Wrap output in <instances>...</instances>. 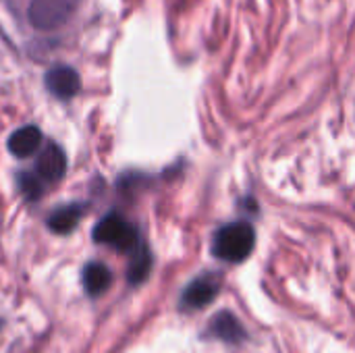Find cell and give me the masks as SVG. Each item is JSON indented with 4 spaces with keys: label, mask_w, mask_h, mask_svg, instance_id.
<instances>
[{
    "label": "cell",
    "mask_w": 355,
    "mask_h": 353,
    "mask_svg": "<svg viewBox=\"0 0 355 353\" xmlns=\"http://www.w3.org/2000/svg\"><path fill=\"white\" fill-rule=\"evenodd\" d=\"M256 243V235L250 223H231L216 231L212 239V254L225 262L245 260Z\"/></svg>",
    "instance_id": "6da1fadb"
},
{
    "label": "cell",
    "mask_w": 355,
    "mask_h": 353,
    "mask_svg": "<svg viewBox=\"0 0 355 353\" xmlns=\"http://www.w3.org/2000/svg\"><path fill=\"white\" fill-rule=\"evenodd\" d=\"M79 0H31L29 2V23L40 31H54L69 23L75 15Z\"/></svg>",
    "instance_id": "7a4b0ae2"
},
{
    "label": "cell",
    "mask_w": 355,
    "mask_h": 353,
    "mask_svg": "<svg viewBox=\"0 0 355 353\" xmlns=\"http://www.w3.org/2000/svg\"><path fill=\"white\" fill-rule=\"evenodd\" d=\"M94 241L104 243V246H112L119 252H133L141 239L135 231V227H131L121 214L110 212L106 214L94 229Z\"/></svg>",
    "instance_id": "3957f363"
},
{
    "label": "cell",
    "mask_w": 355,
    "mask_h": 353,
    "mask_svg": "<svg viewBox=\"0 0 355 353\" xmlns=\"http://www.w3.org/2000/svg\"><path fill=\"white\" fill-rule=\"evenodd\" d=\"M218 291H220V281L216 277H210V275L200 277L183 291L181 304L187 310H202L218 295Z\"/></svg>",
    "instance_id": "277c9868"
},
{
    "label": "cell",
    "mask_w": 355,
    "mask_h": 353,
    "mask_svg": "<svg viewBox=\"0 0 355 353\" xmlns=\"http://www.w3.org/2000/svg\"><path fill=\"white\" fill-rule=\"evenodd\" d=\"M46 85H48V89H50L56 98L69 100V98H73V96L79 92L81 79H79V75H77L75 69L64 67V64H58V67H54V69L48 71V75H46Z\"/></svg>",
    "instance_id": "5b68a950"
},
{
    "label": "cell",
    "mask_w": 355,
    "mask_h": 353,
    "mask_svg": "<svg viewBox=\"0 0 355 353\" xmlns=\"http://www.w3.org/2000/svg\"><path fill=\"white\" fill-rule=\"evenodd\" d=\"M35 171L42 179L46 181H58L62 179L64 171H67V158L64 152L60 150V146L56 144H48L35 160Z\"/></svg>",
    "instance_id": "8992f818"
},
{
    "label": "cell",
    "mask_w": 355,
    "mask_h": 353,
    "mask_svg": "<svg viewBox=\"0 0 355 353\" xmlns=\"http://www.w3.org/2000/svg\"><path fill=\"white\" fill-rule=\"evenodd\" d=\"M42 144V131L33 125H25L21 129H17L10 137H8V150L12 156L17 158H27L33 152H37Z\"/></svg>",
    "instance_id": "52a82bcc"
},
{
    "label": "cell",
    "mask_w": 355,
    "mask_h": 353,
    "mask_svg": "<svg viewBox=\"0 0 355 353\" xmlns=\"http://www.w3.org/2000/svg\"><path fill=\"white\" fill-rule=\"evenodd\" d=\"M83 285L89 295H102L112 285V273L100 262H89L83 270Z\"/></svg>",
    "instance_id": "ba28073f"
},
{
    "label": "cell",
    "mask_w": 355,
    "mask_h": 353,
    "mask_svg": "<svg viewBox=\"0 0 355 353\" xmlns=\"http://www.w3.org/2000/svg\"><path fill=\"white\" fill-rule=\"evenodd\" d=\"M210 333L227 343H237L243 339V329L239 325V320L229 314V312H223V314H216L212 325H210Z\"/></svg>",
    "instance_id": "9c48e42d"
},
{
    "label": "cell",
    "mask_w": 355,
    "mask_h": 353,
    "mask_svg": "<svg viewBox=\"0 0 355 353\" xmlns=\"http://www.w3.org/2000/svg\"><path fill=\"white\" fill-rule=\"evenodd\" d=\"M79 218H81V206H77V204L62 206V208H56L48 216V227L54 233H69L77 227Z\"/></svg>",
    "instance_id": "30bf717a"
},
{
    "label": "cell",
    "mask_w": 355,
    "mask_h": 353,
    "mask_svg": "<svg viewBox=\"0 0 355 353\" xmlns=\"http://www.w3.org/2000/svg\"><path fill=\"white\" fill-rule=\"evenodd\" d=\"M150 266H152V256L148 246L141 241L133 252H131V262H129V283L131 285H139L148 275H150Z\"/></svg>",
    "instance_id": "8fae6325"
},
{
    "label": "cell",
    "mask_w": 355,
    "mask_h": 353,
    "mask_svg": "<svg viewBox=\"0 0 355 353\" xmlns=\"http://www.w3.org/2000/svg\"><path fill=\"white\" fill-rule=\"evenodd\" d=\"M19 187H21V191L27 196V200H37L40 196H42V185H40V181H37V177H33V175H29V173H23V175H19Z\"/></svg>",
    "instance_id": "7c38bea8"
}]
</instances>
